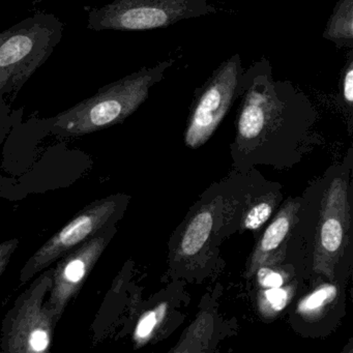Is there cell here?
I'll list each match as a JSON object with an SVG mask.
<instances>
[{"instance_id": "7a4b0ae2", "label": "cell", "mask_w": 353, "mask_h": 353, "mask_svg": "<svg viewBox=\"0 0 353 353\" xmlns=\"http://www.w3.org/2000/svg\"><path fill=\"white\" fill-rule=\"evenodd\" d=\"M63 24L39 13L0 32V96L16 94L51 57L63 38Z\"/></svg>"}, {"instance_id": "ba28073f", "label": "cell", "mask_w": 353, "mask_h": 353, "mask_svg": "<svg viewBox=\"0 0 353 353\" xmlns=\"http://www.w3.org/2000/svg\"><path fill=\"white\" fill-rule=\"evenodd\" d=\"M324 38L339 46H352L353 0H340L327 23Z\"/></svg>"}, {"instance_id": "30bf717a", "label": "cell", "mask_w": 353, "mask_h": 353, "mask_svg": "<svg viewBox=\"0 0 353 353\" xmlns=\"http://www.w3.org/2000/svg\"><path fill=\"white\" fill-rule=\"evenodd\" d=\"M290 214L288 212H283L272 224L270 225L262 237L259 243L256 257L254 261L258 262L261 259L262 256L270 253L274 250L278 249L279 245L282 243L290 228Z\"/></svg>"}, {"instance_id": "9c48e42d", "label": "cell", "mask_w": 353, "mask_h": 353, "mask_svg": "<svg viewBox=\"0 0 353 353\" xmlns=\"http://www.w3.org/2000/svg\"><path fill=\"white\" fill-rule=\"evenodd\" d=\"M212 225L214 218L210 212L205 210L198 214L190 223L183 234L181 245V252L187 256L197 254L210 237Z\"/></svg>"}, {"instance_id": "8992f818", "label": "cell", "mask_w": 353, "mask_h": 353, "mask_svg": "<svg viewBox=\"0 0 353 353\" xmlns=\"http://www.w3.org/2000/svg\"><path fill=\"white\" fill-rule=\"evenodd\" d=\"M119 205V197L111 196L85 206L32 254L20 272L21 284L32 280L39 272L48 268L68 252L94 236L105 227L114 224Z\"/></svg>"}, {"instance_id": "9a60e30c", "label": "cell", "mask_w": 353, "mask_h": 353, "mask_svg": "<svg viewBox=\"0 0 353 353\" xmlns=\"http://www.w3.org/2000/svg\"><path fill=\"white\" fill-rule=\"evenodd\" d=\"M268 290L263 292V303H265L264 307L270 311L276 312L282 311L286 307L288 301V292L286 289L282 287H274V288H266Z\"/></svg>"}, {"instance_id": "3957f363", "label": "cell", "mask_w": 353, "mask_h": 353, "mask_svg": "<svg viewBox=\"0 0 353 353\" xmlns=\"http://www.w3.org/2000/svg\"><path fill=\"white\" fill-rule=\"evenodd\" d=\"M53 268L44 272L18 296L1 323L0 348L7 353L50 351L57 322L45 305L52 286Z\"/></svg>"}, {"instance_id": "277c9868", "label": "cell", "mask_w": 353, "mask_h": 353, "mask_svg": "<svg viewBox=\"0 0 353 353\" xmlns=\"http://www.w3.org/2000/svg\"><path fill=\"white\" fill-rule=\"evenodd\" d=\"M216 10L208 0H113L88 14V30L139 32L168 28Z\"/></svg>"}, {"instance_id": "2e32d148", "label": "cell", "mask_w": 353, "mask_h": 353, "mask_svg": "<svg viewBox=\"0 0 353 353\" xmlns=\"http://www.w3.org/2000/svg\"><path fill=\"white\" fill-rule=\"evenodd\" d=\"M14 117L11 108L6 103L5 97L0 96V143L11 130Z\"/></svg>"}, {"instance_id": "5bb4252c", "label": "cell", "mask_w": 353, "mask_h": 353, "mask_svg": "<svg viewBox=\"0 0 353 353\" xmlns=\"http://www.w3.org/2000/svg\"><path fill=\"white\" fill-rule=\"evenodd\" d=\"M272 206L268 202H261L254 206L245 219V227L250 230L260 228L272 214Z\"/></svg>"}, {"instance_id": "6da1fadb", "label": "cell", "mask_w": 353, "mask_h": 353, "mask_svg": "<svg viewBox=\"0 0 353 353\" xmlns=\"http://www.w3.org/2000/svg\"><path fill=\"white\" fill-rule=\"evenodd\" d=\"M175 59L143 68L99 90L92 98L51 119H43L47 132L59 137H79L121 123L148 98L150 88L164 78Z\"/></svg>"}, {"instance_id": "d6986e66", "label": "cell", "mask_w": 353, "mask_h": 353, "mask_svg": "<svg viewBox=\"0 0 353 353\" xmlns=\"http://www.w3.org/2000/svg\"><path fill=\"white\" fill-rule=\"evenodd\" d=\"M343 97L349 105L353 102V63L349 61L348 67L345 72L343 80Z\"/></svg>"}, {"instance_id": "7c38bea8", "label": "cell", "mask_w": 353, "mask_h": 353, "mask_svg": "<svg viewBox=\"0 0 353 353\" xmlns=\"http://www.w3.org/2000/svg\"><path fill=\"white\" fill-rule=\"evenodd\" d=\"M344 228L342 222L336 216H327L324 220L320 231V239L324 251L327 253H336L343 243Z\"/></svg>"}, {"instance_id": "e0dca14e", "label": "cell", "mask_w": 353, "mask_h": 353, "mask_svg": "<svg viewBox=\"0 0 353 353\" xmlns=\"http://www.w3.org/2000/svg\"><path fill=\"white\" fill-rule=\"evenodd\" d=\"M19 243L18 239H10V241L0 243V276L5 272L7 266L9 265L10 260L17 250Z\"/></svg>"}, {"instance_id": "4fadbf2b", "label": "cell", "mask_w": 353, "mask_h": 353, "mask_svg": "<svg viewBox=\"0 0 353 353\" xmlns=\"http://www.w3.org/2000/svg\"><path fill=\"white\" fill-rule=\"evenodd\" d=\"M165 311L166 305H161L157 309L146 312L141 316L134 332V340L137 344H144L146 341L150 340L154 328L158 325L159 320L164 316Z\"/></svg>"}, {"instance_id": "ac0fdd59", "label": "cell", "mask_w": 353, "mask_h": 353, "mask_svg": "<svg viewBox=\"0 0 353 353\" xmlns=\"http://www.w3.org/2000/svg\"><path fill=\"white\" fill-rule=\"evenodd\" d=\"M258 280L263 288H274V287H282L283 278L279 272L268 268H261L258 272Z\"/></svg>"}, {"instance_id": "8fae6325", "label": "cell", "mask_w": 353, "mask_h": 353, "mask_svg": "<svg viewBox=\"0 0 353 353\" xmlns=\"http://www.w3.org/2000/svg\"><path fill=\"white\" fill-rule=\"evenodd\" d=\"M336 295V286L322 285L299 303V312L303 315H315L330 303Z\"/></svg>"}, {"instance_id": "52a82bcc", "label": "cell", "mask_w": 353, "mask_h": 353, "mask_svg": "<svg viewBox=\"0 0 353 353\" xmlns=\"http://www.w3.org/2000/svg\"><path fill=\"white\" fill-rule=\"evenodd\" d=\"M113 234L114 227L109 225L59 258L53 268L48 299L45 301L46 307L54 314L57 323L70 301L81 290Z\"/></svg>"}, {"instance_id": "5b68a950", "label": "cell", "mask_w": 353, "mask_h": 353, "mask_svg": "<svg viewBox=\"0 0 353 353\" xmlns=\"http://www.w3.org/2000/svg\"><path fill=\"white\" fill-rule=\"evenodd\" d=\"M243 73L241 57L235 54L224 61L202 86L185 132L188 146L199 148L214 134L235 99L239 98Z\"/></svg>"}]
</instances>
